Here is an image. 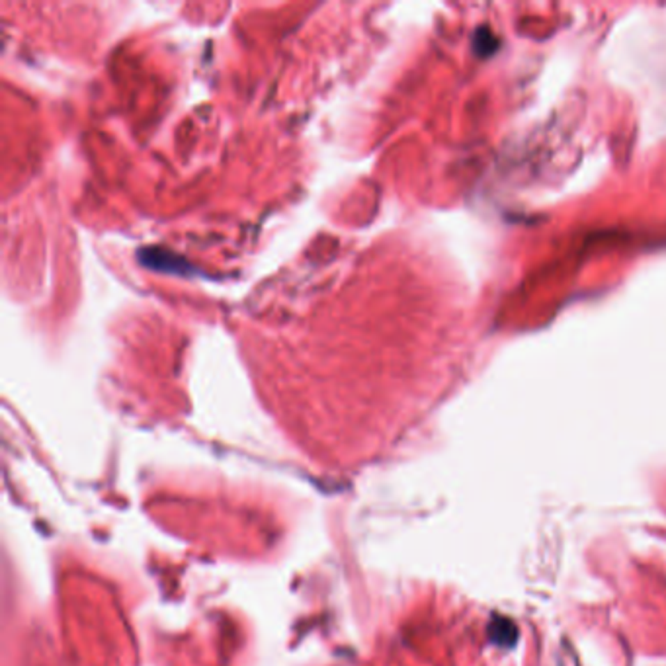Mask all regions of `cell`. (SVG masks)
<instances>
[]
</instances>
